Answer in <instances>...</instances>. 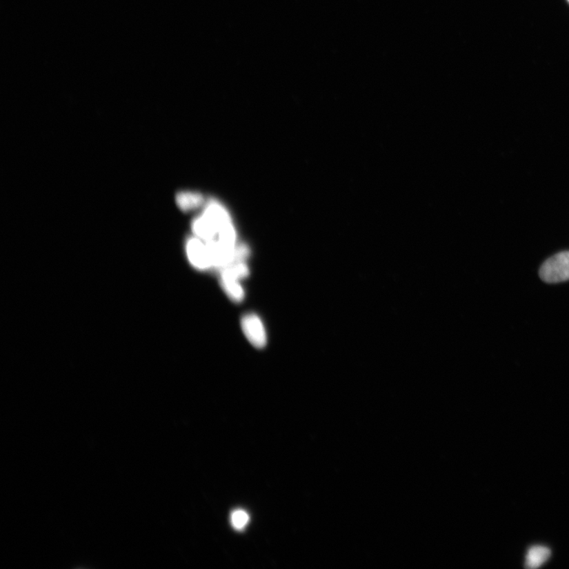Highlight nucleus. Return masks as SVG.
<instances>
[{
	"instance_id": "6e6552de",
	"label": "nucleus",
	"mask_w": 569,
	"mask_h": 569,
	"mask_svg": "<svg viewBox=\"0 0 569 569\" xmlns=\"http://www.w3.org/2000/svg\"><path fill=\"white\" fill-rule=\"evenodd\" d=\"M221 277L234 279L237 280L243 279L249 275L248 265L243 262H236L220 269Z\"/></svg>"
},
{
	"instance_id": "0eeeda50",
	"label": "nucleus",
	"mask_w": 569,
	"mask_h": 569,
	"mask_svg": "<svg viewBox=\"0 0 569 569\" xmlns=\"http://www.w3.org/2000/svg\"><path fill=\"white\" fill-rule=\"evenodd\" d=\"M221 285L227 296L229 297L232 301L239 303L245 298V290H243L239 280L221 277Z\"/></svg>"
},
{
	"instance_id": "7ed1b4c3",
	"label": "nucleus",
	"mask_w": 569,
	"mask_h": 569,
	"mask_svg": "<svg viewBox=\"0 0 569 569\" xmlns=\"http://www.w3.org/2000/svg\"><path fill=\"white\" fill-rule=\"evenodd\" d=\"M186 250L193 267L201 270L212 268L207 243L197 238H191L187 243Z\"/></svg>"
},
{
	"instance_id": "9b49d317",
	"label": "nucleus",
	"mask_w": 569,
	"mask_h": 569,
	"mask_svg": "<svg viewBox=\"0 0 569 569\" xmlns=\"http://www.w3.org/2000/svg\"><path fill=\"white\" fill-rule=\"evenodd\" d=\"M567 1L569 3V0H567Z\"/></svg>"
},
{
	"instance_id": "20e7f679",
	"label": "nucleus",
	"mask_w": 569,
	"mask_h": 569,
	"mask_svg": "<svg viewBox=\"0 0 569 569\" xmlns=\"http://www.w3.org/2000/svg\"><path fill=\"white\" fill-rule=\"evenodd\" d=\"M551 557V550L544 546H533L530 547L526 555L525 568L535 569L543 566L549 561Z\"/></svg>"
},
{
	"instance_id": "9d476101",
	"label": "nucleus",
	"mask_w": 569,
	"mask_h": 569,
	"mask_svg": "<svg viewBox=\"0 0 569 569\" xmlns=\"http://www.w3.org/2000/svg\"><path fill=\"white\" fill-rule=\"evenodd\" d=\"M248 521L249 517L245 511L237 510L234 512H232L231 522L235 529L243 530L246 527Z\"/></svg>"
},
{
	"instance_id": "f03ea898",
	"label": "nucleus",
	"mask_w": 569,
	"mask_h": 569,
	"mask_svg": "<svg viewBox=\"0 0 569 569\" xmlns=\"http://www.w3.org/2000/svg\"><path fill=\"white\" fill-rule=\"evenodd\" d=\"M243 334L254 348L262 349L267 344V332L264 325L256 314H247L241 319Z\"/></svg>"
},
{
	"instance_id": "423d86ee",
	"label": "nucleus",
	"mask_w": 569,
	"mask_h": 569,
	"mask_svg": "<svg viewBox=\"0 0 569 569\" xmlns=\"http://www.w3.org/2000/svg\"><path fill=\"white\" fill-rule=\"evenodd\" d=\"M204 216L212 222L219 232L221 228L231 224L229 214L218 203H209L207 208H206Z\"/></svg>"
},
{
	"instance_id": "1a4fd4ad",
	"label": "nucleus",
	"mask_w": 569,
	"mask_h": 569,
	"mask_svg": "<svg viewBox=\"0 0 569 569\" xmlns=\"http://www.w3.org/2000/svg\"><path fill=\"white\" fill-rule=\"evenodd\" d=\"M203 199L201 194L192 192L179 193L177 197V203L183 210H188L199 207L203 203Z\"/></svg>"
},
{
	"instance_id": "39448f33",
	"label": "nucleus",
	"mask_w": 569,
	"mask_h": 569,
	"mask_svg": "<svg viewBox=\"0 0 569 569\" xmlns=\"http://www.w3.org/2000/svg\"><path fill=\"white\" fill-rule=\"evenodd\" d=\"M192 229L194 234L206 242L214 241L218 238V230H217L212 222L204 215L193 221Z\"/></svg>"
},
{
	"instance_id": "f257e3e1",
	"label": "nucleus",
	"mask_w": 569,
	"mask_h": 569,
	"mask_svg": "<svg viewBox=\"0 0 569 569\" xmlns=\"http://www.w3.org/2000/svg\"><path fill=\"white\" fill-rule=\"evenodd\" d=\"M540 277L546 283L569 280V252H563L547 259L540 269Z\"/></svg>"
}]
</instances>
